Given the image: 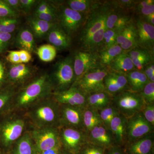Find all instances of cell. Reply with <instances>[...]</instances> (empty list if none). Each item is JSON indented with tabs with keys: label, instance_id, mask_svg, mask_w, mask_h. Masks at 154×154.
<instances>
[{
	"label": "cell",
	"instance_id": "cell-38",
	"mask_svg": "<svg viewBox=\"0 0 154 154\" xmlns=\"http://www.w3.org/2000/svg\"><path fill=\"white\" fill-rule=\"evenodd\" d=\"M118 33V30L106 29L103 35L102 45L99 51L107 49L117 45L116 38Z\"/></svg>",
	"mask_w": 154,
	"mask_h": 154
},
{
	"label": "cell",
	"instance_id": "cell-36",
	"mask_svg": "<svg viewBox=\"0 0 154 154\" xmlns=\"http://www.w3.org/2000/svg\"><path fill=\"white\" fill-rule=\"evenodd\" d=\"M57 50L51 44H45L38 47L36 54L40 60L45 62L52 61L57 55Z\"/></svg>",
	"mask_w": 154,
	"mask_h": 154
},
{
	"label": "cell",
	"instance_id": "cell-59",
	"mask_svg": "<svg viewBox=\"0 0 154 154\" xmlns=\"http://www.w3.org/2000/svg\"><path fill=\"white\" fill-rule=\"evenodd\" d=\"M108 154H109V153H108Z\"/></svg>",
	"mask_w": 154,
	"mask_h": 154
},
{
	"label": "cell",
	"instance_id": "cell-31",
	"mask_svg": "<svg viewBox=\"0 0 154 154\" xmlns=\"http://www.w3.org/2000/svg\"><path fill=\"white\" fill-rule=\"evenodd\" d=\"M83 122L84 130L86 133L95 127L102 125L99 110L86 106L83 113Z\"/></svg>",
	"mask_w": 154,
	"mask_h": 154
},
{
	"label": "cell",
	"instance_id": "cell-9",
	"mask_svg": "<svg viewBox=\"0 0 154 154\" xmlns=\"http://www.w3.org/2000/svg\"><path fill=\"white\" fill-rule=\"evenodd\" d=\"M109 69L107 68L91 69L73 84L86 95L105 91L104 79Z\"/></svg>",
	"mask_w": 154,
	"mask_h": 154
},
{
	"label": "cell",
	"instance_id": "cell-60",
	"mask_svg": "<svg viewBox=\"0 0 154 154\" xmlns=\"http://www.w3.org/2000/svg\"></svg>",
	"mask_w": 154,
	"mask_h": 154
},
{
	"label": "cell",
	"instance_id": "cell-56",
	"mask_svg": "<svg viewBox=\"0 0 154 154\" xmlns=\"http://www.w3.org/2000/svg\"><path fill=\"white\" fill-rule=\"evenodd\" d=\"M61 154H72L71 153L69 152L66 151L64 150L63 149L62 151L61 152Z\"/></svg>",
	"mask_w": 154,
	"mask_h": 154
},
{
	"label": "cell",
	"instance_id": "cell-45",
	"mask_svg": "<svg viewBox=\"0 0 154 154\" xmlns=\"http://www.w3.org/2000/svg\"><path fill=\"white\" fill-rule=\"evenodd\" d=\"M17 13L10 8L4 1L0 0V17H15Z\"/></svg>",
	"mask_w": 154,
	"mask_h": 154
},
{
	"label": "cell",
	"instance_id": "cell-57",
	"mask_svg": "<svg viewBox=\"0 0 154 154\" xmlns=\"http://www.w3.org/2000/svg\"><path fill=\"white\" fill-rule=\"evenodd\" d=\"M2 149H1V146H0V154H2Z\"/></svg>",
	"mask_w": 154,
	"mask_h": 154
},
{
	"label": "cell",
	"instance_id": "cell-40",
	"mask_svg": "<svg viewBox=\"0 0 154 154\" xmlns=\"http://www.w3.org/2000/svg\"><path fill=\"white\" fill-rule=\"evenodd\" d=\"M139 94L145 104H154V82L148 83Z\"/></svg>",
	"mask_w": 154,
	"mask_h": 154
},
{
	"label": "cell",
	"instance_id": "cell-4",
	"mask_svg": "<svg viewBox=\"0 0 154 154\" xmlns=\"http://www.w3.org/2000/svg\"><path fill=\"white\" fill-rule=\"evenodd\" d=\"M24 113L30 127L60 126V105L52 95L34 103Z\"/></svg>",
	"mask_w": 154,
	"mask_h": 154
},
{
	"label": "cell",
	"instance_id": "cell-14",
	"mask_svg": "<svg viewBox=\"0 0 154 154\" xmlns=\"http://www.w3.org/2000/svg\"><path fill=\"white\" fill-rule=\"evenodd\" d=\"M36 75L34 70L25 63L13 64L7 72L8 85L19 88Z\"/></svg>",
	"mask_w": 154,
	"mask_h": 154
},
{
	"label": "cell",
	"instance_id": "cell-2",
	"mask_svg": "<svg viewBox=\"0 0 154 154\" xmlns=\"http://www.w3.org/2000/svg\"><path fill=\"white\" fill-rule=\"evenodd\" d=\"M53 93L49 74L36 75L30 82L17 89L11 111L24 113L34 103L52 96Z\"/></svg>",
	"mask_w": 154,
	"mask_h": 154
},
{
	"label": "cell",
	"instance_id": "cell-13",
	"mask_svg": "<svg viewBox=\"0 0 154 154\" xmlns=\"http://www.w3.org/2000/svg\"><path fill=\"white\" fill-rule=\"evenodd\" d=\"M72 57L75 82L88 71L99 67L96 53L81 49L76 51Z\"/></svg>",
	"mask_w": 154,
	"mask_h": 154
},
{
	"label": "cell",
	"instance_id": "cell-3",
	"mask_svg": "<svg viewBox=\"0 0 154 154\" xmlns=\"http://www.w3.org/2000/svg\"><path fill=\"white\" fill-rule=\"evenodd\" d=\"M30 127L25 113L11 111L1 117L0 146L2 153L8 154Z\"/></svg>",
	"mask_w": 154,
	"mask_h": 154
},
{
	"label": "cell",
	"instance_id": "cell-35",
	"mask_svg": "<svg viewBox=\"0 0 154 154\" xmlns=\"http://www.w3.org/2000/svg\"><path fill=\"white\" fill-rule=\"evenodd\" d=\"M136 16L142 17L154 13V0L136 1L133 10Z\"/></svg>",
	"mask_w": 154,
	"mask_h": 154
},
{
	"label": "cell",
	"instance_id": "cell-53",
	"mask_svg": "<svg viewBox=\"0 0 154 154\" xmlns=\"http://www.w3.org/2000/svg\"><path fill=\"white\" fill-rule=\"evenodd\" d=\"M62 150L61 145H60L54 148L40 152L37 154H61Z\"/></svg>",
	"mask_w": 154,
	"mask_h": 154
},
{
	"label": "cell",
	"instance_id": "cell-33",
	"mask_svg": "<svg viewBox=\"0 0 154 154\" xmlns=\"http://www.w3.org/2000/svg\"><path fill=\"white\" fill-rule=\"evenodd\" d=\"M33 33L29 29L24 28L19 31L17 36V44L22 49L30 53L33 51L35 46V41Z\"/></svg>",
	"mask_w": 154,
	"mask_h": 154
},
{
	"label": "cell",
	"instance_id": "cell-1",
	"mask_svg": "<svg viewBox=\"0 0 154 154\" xmlns=\"http://www.w3.org/2000/svg\"><path fill=\"white\" fill-rule=\"evenodd\" d=\"M111 9L110 1H97L80 30L79 40L81 49L94 53L100 50L107 29L106 19Z\"/></svg>",
	"mask_w": 154,
	"mask_h": 154
},
{
	"label": "cell",
	"instance_id": "cell-49",
	"mask_svg": "<svg viewBox=\"0 0 154 154\" xmlns=\"http://www.w3.org/2000/svg\"><path fill=\"white\" fill-rule=\"evenodd\" d=\"M19 1L22 11L26 13L31 10L37 2L35 0H19Z\"/></svg>",
	"mask_w": 154,
	"mask_h": 154
},
{
	"label": "cell",
	"instance_id": "cell-16",
	"mask_svg": "<svg viewBox=\"0 0 154 154\" xmlns=\"http://www.w3.org/2000/svg\"><path fill=\"white\" fill-rule=\"evenodd\" d=\"M139 47L154 52V26L148 24L139 16L134 15Z\"/></svg>",
	"mask_w": 154,
	"mask_h": 154
},
{
	"label": "cell",
	"instance_id": "cell-32",
	"mask_svg": "<svg viewBox=\"0 0 154 154\" xmlns=\"http://www.w3.org/2000/svg\"><path fill=\"white\" fill-rule=\"evenodd\" d=\"M28 25L33 36L37 38H42L46 36L48 33L55 23H51L32 17L28 20Z\"/></svg>",
	"mask_w": 154,
	"mask_h": 154
},
{
	"label": "cell",
	"instance_id": "cell-6",
	"mask_svg": "<svg viewBox=\"0 0 154 154\" xmlns=\"http://www.w3.org/2000/svg\"><path fill=\"white\" fill-rule=\"evenodd\" d=\"M88 15L73 11L65 4L58 5V24L71 37L81 30Z\"/></svg>",
	"mask_w": 154,
	"mask_h": 154
},
{
	"label": "cell",
	"instance_id": "cell-8",
	"mask_svg": "<svg viewBox=\"0 0 154 154\" xmlns=\"http://www.w3.org/2000/svg\"><path fill=\"white\" fill-rule=\"evenodd\" d=\"M35 146L36 154L61 145L58 128H34L28 130Z\"/></svg>",
	"mask_w": 154,
	"mask_h": 154
},
{
	"label": "cell",
	"instance_id": "cell-23",
	"mask_svg": "<svg viewBox=\"0 0 154 154\" xmlns=\"http://www.w3.org/2000/svg\"><path fill=\"white\" fill-rule=\"evenodd\" d=\"M136 69L140 71L148 64L154 61V52L137 46L128 51Z\"/></svg>",
	"mask_w": 154,
	"mask_h": 154
},
{
	"label": "cell",
	"instance_id": "cell-27",
	"mask_svg": "<svg viewBox=\"0 0 154 154\" xmlns=\"http://www.w3.org/2000/svg\"><path fill=\"white\" fill-rule=\"evenodd\" d=\"M18 89L10 85L0 88V118L11 111L13 99Z\"/></svg>",
	"mask_w": 154,
	"mask_h": 154
},
{
	"label": "cell",
	"instance_id": "cell-18",
	"mask_svg": "<svg viewBox=\"0 0 154 154\" xmlns=\"http://www.w3.org/2000/svg\"><path fill=\"white\" fill-rule=\"evenodd\" d=\"M134 19V14L132 11L112 8L106 19V28L119 31L133 22Z\"/></svg>",
	"mask_w": 154,
	"mask_h": 154
},
{
	"label": "cell",
	"instance_id": "cell-7",
	"mask_svg": "<svg viewBox=\"0 0 154 154\" xmlns=\"http://www.w3.org/2000/svg\"><path fill=\"white\" fill-rule=\"evenodd\" d=\"M112 104L128 119L140 112L145 104L139 93L126 91L113 96Z\"/></svg>",
	"mask_w": 154,
	"mask_h": 154
},
{
	"label": "cell",
	"instance_id": "cell-24",
	"mask_svg": "<svg viewBox=\"0 0 154 154\" xmlns=\"http://www.w3.org/2000/svg\"><path fill=\"white\" fill-rule=\"evenodd\" d=\"M127 119L120 113L116 116L110 123L109 130L113 134L115 145L119 146L126 143V126Z\"/></svg>",
	"mask_w": 154,
	"mask_h": 154
},
{
	"label": "cell",
	"instance_id": "cell-54",
	"mask_svg": "<svg viewBox=\"0 0 154 154\" xmlns=\"http://www.w3.org/2000/svg\"><path fill=\"white\" fill-rule=\"evenodd\" d=\"M108 149V153L110 154H125L122 150L121 147L118 146H113Z\"/></svg>",
	"mask_w": 154,
	"mask_h": 154
},
{
	"label": "cell",
	"instance_id": "cell-48",
	"mask_svg": "<svg viewBox=\"0 0 154 154\" xmlns=\"http://www.w3.org/2000/svg\"><path fill=\"white\" fill-rule=\"evenodd\" d=\"M7 60L13 64L22 63L19 57V51H8Z\"/></svg>",
	"mask_w": 154,
	"mask_h": 154
},
{
	"label": "cell",
	"instance_id": "cell-15",
	"mask_svg": "<svg viewBox=\"0 0 154 154\" xmlns=\"http://www.w3.org/2000/svg\"><path fill=\"white\" fill-rule=\"evenodd\" d=\"M87 96L88 95L74 85L66 91L52 94L54 99L60 105L78 107L87 106Z\"/></svg>",
	"mask_w": 154,
	"mask_h": 154
},
{
	"label": "cell",
	"instance_id": "cell-22",
	"mask_svg": "<svg viewBox=\"0 0 154 154\" xmlns=\"http://www.w3.org/2000/svg\"><path fill=\"white\" fill-rule=\"evenodd\" d=\"M47 38L50 44L57 50L69 49L71 45V37L62 29L58 23H55L48 33Z\"/></svg>",
	"mask_w": 154,
	"mask_h": 154
},
{
	"label": "cell",
	"instance_id": "cell-37",
	"mask_svg": "<svg viewBox=\"0 0 154 154\" xmlns=\"http://www.w3.org/2000/svg\"><path fill=\"white\" fill-rule=\"evenodd\" d=\"M102 125L109 130L110 123L116 116L120 113L118 110L111 104L104 109L99 110Z\"/></svg>",
	"mask_w": 154,
	"mask_h": 154
},
{
	"label": "cell",
	"instance_id": "cell-21",
	"mask_svg": "<svg viewBox=\"0 0 154 154\" xmlns=\"http://www.w3.org/2000/svg\"><path fill=\"white\" fill-rule=\"evenodd\" d=\"M154 133L126 143L127 154H153Z\"/></svg>",
	"mask_w": 154,
	"mask_h": 154
},
{
	"label": "cell",
	"instance_id": "cell-41",
	"mask_svg": "<svg viewBox=\"0 0 154 154\" xmlns=\"http://www.w3.org/2000/svg\"><path fill=\"white\" fill-rule=\"evenodd\" d=\"M136 0L110 1L111 8L122 11H133Z\"/></svg>",
	"mask_w": 154,
	"mask_h": 154
},
{
	"label": "cell",
	"instance_id": "cell-34",
	"mask_svg": "<svg viewBox=\"0 0 154 154\" xmlns=\"http://www.w3.org/2000/svg\"><path fill=\"white\" fill-rule=\"evenodd\" d=\"M97 1L95 0H69L65 4L73 11L88 15L92 11Z\"/></svg>",
	"mask_w": 154,
	"mask_h": 154
},
{
	"label": "cell",
	"instance_id": "cell-52",
	"mask_svg": "<svg viewBox=\"0 0 154 154\" xmlns=\"http://www.w3.org/2000/svg\"><path fill=\"white\" fill-rule=\"evenodd\" d=\"M5 2L15 12L22 11L19 0H5Z\"/></svg>",
	"mask_w": 154,
	"mask_h": 154
},
{
	"label": "cell",
	"instance_id": "cell-26",
	"mask_svg": "<svg viewBox=\"0 0 154 154\" xmlns=\"http://www.w3.org/2000/svg\"><path fill=\"white\" fill-rule=\"evenodd\" d=\"M108 68L110 70L124 74L136 69L131 58L127 52L125 51L110 63Z\"/></svg>",
	"mask_w": 154,
	"mask_h": 154
},
{
	"label": "cell",
	"instance_id": "cell-5",
	"mask_svg": "<svg viewBox=\"0 0 154 154\" xmlns=\"http://www.w3.org/2000/svg\"><path fill=\"white\" fill-rule=\"evenodd\" d=\"M53 93L66 91L75 82L72 56H68L56 63L49 74Z\"/></svg>",
	"mask_w": 154,
	"mask_h": 154
},
{
	"label": "cell",
	"instance_id": "cell-47",
	"mask_svg": "<svg viewBox=\"0 0 154 154\" xmlns=\"http://www.w3.org/2000/svg\"><path fill=\"white\" fill-rule=\"evenodd\" d=\"M12 37L11 33L0 32V49L2 51L5 49L10 43Z\"/></svg>",
	"mask_w": 154,
	"mask_h": 154
},
{
	"label": "cell",
	"instance_id": "cell-11",
	"mask_svg": "<svg viewBox=\"0 0 154 154\" xmlns=\"http://www.w3.org/2000/svg\"><path fill=\"white\" fill-rule=\"evenodd\" d=\"M154 127L146 120L141 111L127 119L126 143L153 132Z\"/></svg>",
	"mask_w": 154,
	"mask_h": 154
},
{
	"label": "cell",
	"instance_id": "cell-58",
	"mask_svg": "<svg viewBox=\"0 0 154 154\" xmlns=\"http://www.w3.org/2000/svg\"><path fill=\"white\" fill-rule=\"evenodd\" d=\"M2 50L1 49H0V53L2 52Z\"/></svg>",
	"mask_w": 154,
	"mask_h": 154
},
{
	"label": "cell",
	"instance_id": "cell-44",
	"mask_svg": "<svg viewBox=\"0 0 154 154\" xmlns=\"http://www.w3.org/2000/svg\"><path fill=\"white\" fill-rule=\"evenodd\" d=\"M141 112L146 120L154 126V104H145Z\"/></svg>",
	"mask_w": 154,
	"mask_h": 154
},
{
	"label": "cell",
	"instance_id": "cell-50",
	"mask_svg": "<svg viewBox=\"0 0 154 154\" xmlns=\"http://www.w3.org/2000/svg\"><path fill=\"white\" fill-rule=\"evenodd\" d=\"M7 85V72H6L3 63L0 61V88H2Z\"/></svg>",
	"mask_w": 154,
	"mask_h": 154
},
{
	"label": "cell",
	"instance_id": "cell-30",
	"mask_svg": "<svg viewBox=\"0 0 154 154\" xmlns=\"http://www.w3.org/2000/svg\"><path fill=\"white\" fill-rule=\"evenodd\" d=\"M123 51L118 45L98 51L96 53L98 66L108 68L110 63Z\"/></svg>",
	"mask_w": 154,
	"mask_h": 154
},
{
	"label": "cell",
	"instance_id": "cell-29",
	"mask_svg": "<svg viewBox=\"0 0 154 154\" xmlns=\"http://www.w3.org/2000/svg\"><path fill=\"white\" fill-rule=\"evenodd\" d=\"M126 77L129 91L139 93L149 82L143 72L134 70L125 74Z\"/></svg>",
	"mask_w": 154,
	"mask_h": 154
},
{
	"label": "cell",
	"instance_id": "cell-19",
	"mask_svg": "<svg viewBox=\"0 0 154 154\" xmlns=\"http://www.w3.org/2000/svg\"><path fill=\"white\" fill-rule=\"evenodd\" d=\"M105 91L113 96L124 91H129L124 74L110 70L104 79Z\"/></svg>",
	"mask_w": 154,
	"mask_h": 154
},
{
	"label": "cell",
	"instance_id": "cell-42",
	"mask_svg": "<svg viewBox=\"0 0 154 154\" xmlns=\"http://www.w3.org/2000/svg\"><path fill=\"white\" fill-rule=\"evenodd\" d=\"M57 6L46 1H41L36 6L34 14H51L57 13Z\"/></svg>",
	"mask_w": 154,
	"mask_h": 154
},
{
	"label": "cell",
	"instance_id": "cell-55",
	"mask_svg": "<svg viewBox=\"0 0 154 154\" xmlns=\"http://www.w3.org/2000/svg\"><path fill=\"white\" fill-rule=\"evenodd\" d=\"M140 17L148 24L154 26V13L144 17Z\"/></svg>",
	"mask_w": 154,
	"mask_h": 154
},
{
	"label": "cell",
	"instance_id": "cell-20",
	"mask_svg": "<svg viewBox=\"0 0 154 154\" xmlns=\"http://www.w3.org/2000/svg\"><path fill=\"white\" fill-rule=\"evenodd\" d=\"M116 44L119 45L125 52H128L137 46L134 19L133 22L118 31Z\"/></svg>",
	"mask_w": 154,
	"mask_h": 154
},
{
	"label": "cell",
	"instance_id": "cell-28",
	"mask_svg": "<svg viewBox=\"0 0 154 154\" xmlns=\"http://www.w3.org/2000/svg\"><path fill=\"white\" fill-rule=\"evenodd\" d=\"M113 96L106 91H101L88 95L87 106L99 110L112 104Z\"/></svg>",
	"mask_w": 154,
	"mask_h": 154
},
{
	"label": "cell",
	"instance_id": "cell-46",
	"mask_svg": "<svg viewBox=\"0 0 154 154\" xmlns=\"http://www.w3.org/2000/svg\"><path fill=\"white\" fill-rule=\"evenodd\" d=\"M143 72L146 75L149 82H154V61L145 66Z\"/></svg>",
	"mask_w": 154,
	"mask_h": 154
},
{
	"label": "cell",
	"instance_id": "cell-10",
	"mask_svg": "<svg viewBox=\"0 0 154 154\" xmlns=\"http://www.w3.org/2000/svg\"><path fill=\"white\" fill-rule=\"evenodd\" d=\"M58 129L61 145L64 150L78 154L83 146L88 143L87 133L84 131L64 127Z\"/></svg>",
	"mask_w": 154,
	"mask_h": 154
},
{
	"label": "cell",
	"instance_id": "cell-25",
	"mask_svg": "<svg viewBox=\"0 0 154 154\" xmlns=\"http://www.w3.org/2000/svg\"><path fill=\"white\" fill-rule=\"evenodd\" d=\"M7 154H36L34 143L28 131L14 144Z\"/></svg>",
	"mask_w": 154,
	"mask_h": 154
},
{
	"label": "cell",
	"instance_id": "cell-43",
	"mask_svg": "<svg viewBox=\"0 0 154 154\" xmlns=\"http://www.w3.org/2000/svg\"><path fill=\"white\" fill-rule=\"evenodd\" d=\"M105 149L92 144H85L78 154H105Z\"/></svg>",
	"mask_w": 154,
	"mask_h": 154
},
{
	"label": "cell",
	"instance_id": "cell-12",
	"mask_svg": "<svg viewBox=\"0 0 154 154\" xmlns=\"http://www.w3.org/2000/svg\"><path fill=\"white\" fill-rule=\"evenodd\" d=\"M60 127L71 128L85 131L83 125V115L84 109L85 107H78L60 104Z\"/></svg>",
	"mask_w": 154,
	"mask_h": 154
},
{
	"label": "cell",
	"instance_id": "cell-17",
	"mask_svg": "<svg viewBox=\"0 0 154 154\" xmlns=\"http://www.w3.org/2000/svg\"><path fill=\"white\" fill-rule=\"evenodd\" d=\"M87 135L88 143L105 149L116 145L112 133L102 125L94 128L87 133Z\"/></svg>",
	"mask_w": 154,
	"mask_h": 154
},
{
	"label": "cell",
	"instance_id": "cell-39",
	"mask_svg": "<svg viewBox=\"0 0 154 154\" xmlns=\"http://www.w3.org/2000/svg\"><path fill=\"white\" fill-rule=\"evenodd\" d=\"M18 22L15 17H0V32L13 33L16 30Z\"/></svg>",
	"mask_w": 154,
	"mask_h": 154
},
{
	"label": "cell",
	"instance_id": "cell-51",
	"mask_svg": "<svg viewBox=\"0 0 154 154\" xmlns=\"http://www.w3.org/2000/svg\"><path fill=\"white\" fill-rule=\"evenodd\" d=\"M19 57L22 63H26L30 62L32 58L31 54L25 50L19 51Z\"/></svg>",
	"mask_w": 154,
	"mask_h": 154
}]
</instances>
